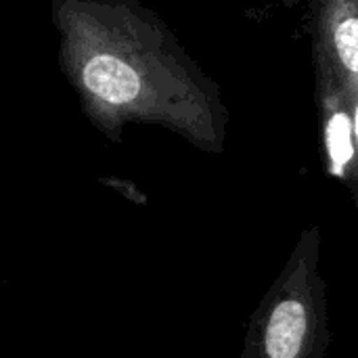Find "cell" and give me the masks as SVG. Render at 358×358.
<instances>
[{
  "mask_svg": "<svg viewBox=\"0 0 358 358\" xmlns=\"http://www.w3.org/2000/svg\"><path fill=\"white\" fill-rule=\"evenodd\" d=\"M57 63L86 122L109 143L128 124L166 128L203 153H222V92L141 0H50Z\"/></svg>",
  "mask_w": 358,
  "mask_h": 358,
  "instance_id": "cell-1",
  "label": "cell"
},
{
  "mask_svg": "<svg viewBox=\"0 0 358 358\" xmlns=\"http://www.w3.org/2000/svg\"><path fill=\"white\" fill-rule=\"evenodd\" d=\"M321 248V229L306 227L252 313L239 358H327L331 327Z\"/></svg>",
  "mask_w": 358,
  "mask_h": 358,
  "instance_id": "cell-2",
  "label": "cell"
},
{
  "mask_svg": "<svg viewBox=\"0 0 358 358\" xmlns=\"http://www.w3.org/2000/svg\"><path fill=\"white\" fill-rule=\"evenodd\" d=\"M315 61L317 107L321 126L323 166L329 176L352 185L355 174V117L342 76L325 59Z\"/></svg>",
  "mask_w": 358,
  "mask_h": 358,
  "instance_id": "cell-3",
  "label": "cell"
},
{
  "mask_svg": "<svg viewBox=\"0 0 358 358\" xmlns=\"http://www.w3.org/2000/svg\"><path fill=\"white\" fill-rule=\"evenodd\" d=\"M313 59H325L344 82L358 80V0H310Z\"/></svg>",
  "mask_w": 358,
  "mask_h": 358,
  "instance_id": "cell-4",
  "label": "cell"
},
{
  "mask_svg": "<svg viewBox=\"0 0 358 358\" xmlns=\"http://www.w3.org/2000/svg\"><path fill=\"white\" fill-rule=\"evenodd\" d=\"M346 90H348V99H350V107H352V117H355V174H352V195H355V206H357L358 214V80L352 82H344Z\"/></svg>",
  "mask_w": 358,
  "mask_h": 358,
  "instance_id": "cell-5",
  "label": "cell"
},
{
  "mask_svg": "<svg viewBox=\"0 0 358 358\" xmlns=\"http://www.w3.org/2000/svg\"><path fill=\"white\" fill-rule=\"evenodd\" d=\"M281 2H283V4H285L287 8H294V6H298V4H300L302 0H281Z\"/></svg>",
  "mask_w": 358,
  "mask_h": 358,
  "instance_id": "cell-6",
  "label": "cell"
}]
</instances>
